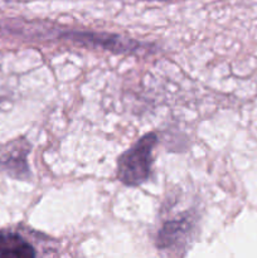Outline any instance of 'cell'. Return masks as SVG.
<instances>
[{
    "label": "cell",
    "instance_id": "6da1fadb",
    "mask_svg": "<svg viewBox=\"0 0 257 258\" xmlns=\"http://www.w3.org/2000/svg\"><path fill=\"white\" fill-rule=\"evenodd\" d=\"M156 144V134H146L118 158L116 174L121 183L127 186H139L148 180L151 174L153 153Z\"/></svg>",
    "mask_w": 257,
    "mask_h": 258
},
{
    "label": "cell",
    "instance_id": "7a4b0ae2",
    "mask_svg": "<svg viewBox=\"0 0 257 258\" xmlns=\"http://www.w3.org/2000/svg\"><path fill=\"white\" fill-rule=\"evenodd\" d=\"M44 238H40V233L22 226L0 229V257L28 258L47 254L42 251L47 247L44 246V242L47 241Z\"/></svg>",
    "mask_w": 257,
    "mask_h": 258
},
{
    "label": "cell",
    "instance_id": "3957f363",
    "mask_svg": "<svg viewBox=\"0 0 257 258\" xmlns=\"http://www.w3.org/2000/svg\"><path fill=\"white\" fill-rule=\"evenodd\" d=\"M193 228L194 222L189 213L168 221L158 233V247L160 249H175L183 246L188 242Z\"/></svg>",
    "mask_w": 257,
    "mask_h": 258
},
{
    "label": "cell",
    "instance_id": "277c9868",
    "mask_svg": "<svg viewBox=\"0 0 257 258\" xmlns=\"http://www.w3.org/2000/svg\"><path fill=\"white\" fill-rule=\"evenodd\" d=\"M29 150V144L24 139L12 141L0 150V169L17 178L29 176V166L27 163Z\"/></svg>",
    "mask_w": 257,
    "mask_h": 258
}]
</instances>
